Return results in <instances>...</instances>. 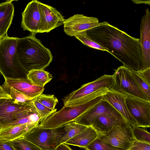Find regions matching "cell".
I'll return each instance as SVG.
<instances>
[{
    "label": "cell",
    "instance_id": "6da1fadb",
    "mask_svg": "<svg viewBox=\"0 0 150 150\" xmlns=\"http://www.w3.org/2000/svg\"><path fill=\"white\" fill-rule=\"evenodd\" d=\"M86 33L89 38L107 50L125 67L137 72L142 70L139 39L132 37L106 21L99 23Z\"/></svg>",
    "mask_w": 150,
    "mask_h": 150
},
{
    "label": "cell",
    "instance_id": "7a4b0ae2",
    "mask_svg": "<svg viewBox=\"0 0 150 150\" xmlns=\"http://www.w3.org/2000/svg\"><path fill=\"white\" fill-rule=\"evenodd\" d=\"M35 34L18 38L16 52L20 62L28 71L44 69L49 66L53 59L50 50L35 38Z\"/></svg>",
    "mask_w": 150,
    "mask_h": 150
},
{
    "label": "cell",
    "instance_id": "3957f363",
    "mask_svg": "<svg viewBox=\"0 0 150 150\" xmlns=\"http://www.w3.org/2000/svg\"><path fill=\"white\" fill-rule=\"evenodd\" d=\"M17 38L7 35L0 39V72L4 79L26 78L29 72L23 67L17 55Z\"/></svg>",
    "mask_w": 150,
    "mask_h": 150
},
{
    "label": "cell",
    "instance_id": "277c9868",
    "mask_svg": "<svg viewBox=\"0 0 150 150\" xmlns=\"http://www.w3.org/2000/svg\"><path fill=\"white\" fill-rule=\"evenodd\" d=\"M102 99L98 97L86 102L67 104L59 110L56 111L42 121L39 125L48 129L64 127L75 121Z\"/></svg>",
    "mask_w": 150,
    "mask_h": 150
},
{
    "label": "cell",
    "instance_id": "5b68a950",
    "mask_svg": "<svg viewBox=\"0 0 150 150\" xmlns=\"http://www.w3.org/2000/svg\"><path fill=\"white\" fill-rule=\"evenodd\" d=\"M62 127L53 129L45 128L39 125L23 137L41 150H56L61 144L63 136Z\"/></svg>",
    "mask_w": 150,
    "mask_h": 150
},
{
    "label": "cell",
    "instance_id": "8992f818",
    "mask_svg": "<svg viewBox=\"0 0 150 150\" xmlns=\"http://www.w3.org/2000/svg\"><path fill=\"white\" fill-rule=\"evenodd\" d=\"M114 83L112 90L128 97L149 101L140 88L133 76L131 70L124 65L115 70Z\"/></svg>",
    "mask_w": 150,
    "mask_h": 150
},
{
    "label": "cell",
    "instance_id": "52a82bcc",
    "mask_svg": "<svg viewBox=\"0 0 150 150\" xmlns=\"http://www.w3.org/2000/svg\"><path fill=\"white\" fill-rule=\"evenodd\" d=\"M117 150H128L136 141L131 125L127 122L119 125L100 138Z\"/></svg>",
    "mask_w": 150,
    "mask_h": 150
},
{
    "label": "cell",
    "instance_id": "ba28073f",
    "mask_svg": "<svg viewBox=\"0 0 150 150\" xmlns=\"http://www.w3.org/2000/svg\"><path fill=\"white\" fill-rule=\"evenodd\" d=\"M114 83L113 75L104 74L96 79L84 84L62 99L64 104L80 99L102 88L111 90Z\"/></svg>",
    "mask_w": 150,
    "mask_h": 150
},
{
    "label": "cell",
    "instance_id": "9c48e42d",
    "mask_svg": "<svg viewBox=\"0 0 150 150\" xmlns=\"http://www.w3.org/2000/svg\"><path fill=\"white\" fill-rule=\"evenodd\" d=\"M125 103L127 109L136 121L138 127H150V101L138 98L127 97Z\"/></svg>",
    "mask_w": 150,
    "mask_h": 150
},
{
    "label": "cell",
    "instance_id": "30bf717a",
    "mask_svg": "<svg viewBox=\"0 0 150 150\" xmlns=\"http://www.w3.org/2000/svg\"><path fill=\"white\" fill-rule=\"evenodd\" d=\"M99 23L96 18L87 16L82 14H76L65 19L64 30L68 35L75 37L95 27Z\"/></svg>",
    "mask_w": 150,
    "mask_h": 150
},
{
    "label": "cell",
    "instance_id": "8fae6325",
    "mask_svg": "<svg viewBox=\"0 0 150 150\" xmlns=\"http://www.w3.org/2000/svg\"><path fill=\"white\" fill-rule=\"evenodd\" d=\"M40 3L33 0L27 5L22 13L21 27L24 30H28L33 34L40 33L41 28Z\"/></svg>",
    "mask_w": 150,
    "mask_h": 150
},
{
    "label": "cell",
    "instance_id": "7c38bea8",
    "mask_svg": "<svg viewBox=\"0 0 150 150\" xmlns=\"http://www.w3.org/2000/svg\"><path fill=\"white\" fill-rule=\"evenodd\" d=\"M33 106L31 104L21 105L15 103L12 99H0V122L2 128L16 121L22 113Z\"/></svg>",
    "mask_w": 150,
    "mask_h": 150
},
{
    "label": "cell",
    "instance_id": "4fadbf2b",
    "mask_svg": "<svg viewBox=\"0 0 150 150\" xmlns=\"http://www.w3.org/2000/svg\"><path fill=\"white\" fill-rule=\"evenodd\" d=\"M140 31L139 39L142 52L143 71L150 68V13L148 8L146 10L145 14L142 18Z\"/></svg>",
    "mask_w": 150,
    "mask_h": 150
},
{
    "label": "cell",
    "instance_id": "5bb4252c",
    "mask_svg": "<svg viewBox=\"0 0 150 150\" xmlns=\"http://www.w3.org/2000/svg\"><path fill=\"white\" fill-rule=\"evenodd\" d=\"M41 12L40 33H48L64 24L65 19L55 8L40 3Z\"/></svg>",
    "mask_w": 150,
    "mask_h": 150
},
{
    "label": "cell",
    "instance_id": "9a60e30c",
    "mask_svg": "<svg viewBox=\"0 0 150 150\" xmlns=\"http://www.w3.org/2000/svg\"><path fill=\"white\" fill-rule=\"evenodd\" d=\"M106 113L120 114L109 103L102 99L74 122L87 126H91L100 115Z\"/></svg>",
    "mask_w": 150,
    "mask_h": 150
},
{
    "label": "cell",
    "instance_id": "2e32d148",
    "mask_svg": "<svg viewBox=\"0 0 150 150\" xmlns=\"http://www.w3.org/2000/svg\"><path fill=\"white\" fill-rule=\"evenodd\" d=\"M1 86L5 91L11 87L21 92L28 97L35 98L42 93L44 87L34 85L27 78L21 79H6Z\"/></svg>",
    "mask_w": 150,
    "mask_h": 150
},
{
    "label": "cell",
    "instance_id": "e0dca14e",
    "mask_svg": "<svg viewBox=\"0 0 150 150\" xmlns=\"http://www.w3.org/2000/svg\"><path fill=\"white\" fill-rule=\"evenodd\" d=\"M127 96L110 90L102 96V99L109 103L131 125L137 123L130 114L125 103Z\"/></svg>",
    "mask_w": 150,
    "mask_h": 150
},
{
    "label": "cell",
    "instance_id": "ac0fdd59",
    "mask_svg": "<svg viewBox=\"0 0 150 150\" xmlns=\"http://www.w3.org/2000/svg\"><path fill=\"white\" fill-rule=\"evenodd\" d=\"M126 122L120 114L106 113L100 115L91 126L100 138L108 134L117 126Z\"/></svg>",
    "mask_w": 150,
    "mask_h": 150
},
{
    "label": "cell",
    "instance_id": "d6986e66",
    "mask_svg": "<svg viewBox=\"0 0 150 150\" xmlns=\"http://www.w3.org/2000/svg\"><path fill=\"white\" fill-rule=\"evenodd\" d=\"M14 1L6 0L0 4V38L7 35L8 30L12 23L14 13L12 2Z\"/></svg>",
    "mask_w": 150,
    "mask_h": 150
},
{
    "label": "cell",
    "instance_id": "ffe728a7",
    "mask_svg": "<svg viewBox=\"0 0 150 150\" xmlns=\"http://www.w3.org/2000/svg\"><path fill=\"white\" fill-rule=\"evenodd\" d=\"M98 138V135L96 130L92 126H89L65 143L83 149Z\"/></svg>",
    "mask_w": 150,
    "mask_h": 150
},
{
    "label": "cell",
    "instance_id": "44dd1931",
    "mask_svg": "<svg viewBox=\"0 0 150 150\" xmlns=\"http://www.w3.org/2000/svg\"><path fill=\"white\" fill-rule=\"evenodd\" d=\"M38 125L24 124L2 128L0 130V138L12 141L23 137L26 133Z\"/></svg>",
    "mask_w": 150,
    "mask_h": 150
},
{
    "label": "cell",
    "instance_id": "7402d4cb",
    "mask_svg": "<svg viewBox=\"0 0 150 150\" xmlns=\"http://www.w3.org/2000/svg\"><path fill=\"white\" fill-rule=\"evenodd\" d=\"M27 78L31 83L38 86L44 87L52 78V75L44 69L33 70L30 71Z\"/></svg>",
    "mask_w": 150,
    "mask_h": 150
},
{
    "label": "cell",
    "instance_id": "603a6c76",
    "mask_svg": "<svg viewBox=\"0 0 150 150\" xmlns=\"http://www.w3.org/2000/svg\"><path fill=\"white\" fill-rule=\"evenodd\" d=\"M88 126L73 122L64 127L61 144L65 143L86 129Z\"/></svg>",
    "mask_w": 150,
    "mask_h": 150
},
{
    "label": "cell",
    "instance_id": "cb8c5ba5",
    "mask_svg": "<svg viewBox=\"0 0 150 150\" xmlns=\"http://www.w3.org/2000/svg\"><path fill=\"white\" fill-rule=\"evenodd\" d=\"M5 91L9 94L14 103L21 105H26L31 104L34 98L29 97L23 93L11 87Z\"/></svg>",
    "mask_w": 150,
    "mask_h": 150
},
{
    "label": "cell",
    "instance_id": "d4e9b609",
    "mask_svg": "<svg viewBox=\"0 0 150 150\" xmlns=\"http://www.w3.org/2000/svg\"><path fill=\"white\" fill-rule=\"evenodd\" d=\"M11 142L14 150H41L38 147L23 137L11 141Z\"/></svg>",
    "mask_w": 150,
    "mask_h": 150
},
{
    "label": "cell",
    "instance_id": "484cf974",
    "mask_svg": "<svg viewBox=\"0 0 150 150\" xmlns=\"http://www.w3.org/2000/svg\"><path fill=\"white\" fill-rule=\"evenodd\" d=\"M131 126L136 141L150 144V134L145 128L138 127L135 125Z\"/></svg>",
    "mask_w": 150,
    "mask_h": 150
},
{
    "label": "cell",
    "instance_id": "4316f807",
    "mask_svg": "<svg viewBox=\"0 0 150 150\" xmlns=\"http://www.w3.org/2000/svg\"><path fill=\"white\" fill-rule=\"evenodd\" d=\"M32 104L40 116L41 121L52 115L57 110L56 109L52 110L37 100L35 98L32 100Z\"/></svg>",
    "mask_w": 150,
    "mask_h": 150
},
{
    "label": "cell",
    "instance_id": "83f0119b",
    "mask_svg": "<svg viewBox=\"0 0 150 150\" xmlns=\"http://www.w3.org/2000/svg\"><path fill=\"white\" fill-rule=\"evenodd\" d=\"M35 99L49 108L54 110L58 103L57 99L54 95H47L42 93Z\"/></svg>",
    "mask_w": 150,
    "mask_h": 150
},
{
    "label": "cell",
    "instance_id": "f1b7e54d",
    "mask_svg": "<svg viewBox=\"0 0 150 150\" xmlns=\"http://www.w3.org/2000/svg\"><path fill=\"white\" fill-rule=\"evenodd\" d=\"M83 149L86 150H117L99 138Z\"/></svg>",
    "mask_w": 150,
    "mask_h": 150
},
{
    "label": "cell",
    "instance_id": "f546056e",
    "mask_svg": "<svg viewBox=\"0 0 150 150\" xmlns=\"http://www.w3.org/2000/svg\"><path fill=\"white\" fill-rule=\"evenodd\" d=\"M75 37L83 44L88 47L108 52L104 48L89 38L87 36L86 32L83 33Z\"/></svg>",
    "mask_w": 150,
    "mask_h": 150
},
{
    "label": "cell",
    "instance_id": "4dcf8cb0",
    "mask_svg": "<svg viewBox=\"0 0 150 150\" xmlns=\"http://www.w3.org/2000/svg\"><path fill=\"white\" fill-rule=\"evenodd\" d=\"M131 70L138 86L145 94L148 99L150 101V84L143 80L138 74L137 71Z\"/></svg>",
    "mask_w": 150,
    "mask_h": 150
},
{
    "label": "cell",
    "instance_id": "1f68e13d",
    "mask_svg": "<svg viewBox=\"0 0 150 150\" xmlns=\"http://www.w3.org/2000/svg\"><path fill=\"white\" fill-rule=\"evenodd\" d=\"M128 150H150V144L136 141Z\"/></svg>",
    "mask_w": 150,
    "mask_h": 150
},
{
    "label": "cell",
    "instance_id": "d6a6232c",
    "mask_svg": "<svg viewBox=\"0 0 150 150\" xmlns=\"http://www.w3.org/2000/svg\"><path fill=\"white\" fill-rule=\"evenodd\" d=\"M0 150H14V149L11 141L0 138Z\"/></svg>",
    "mask_w": 150,
    "mask_h": 150
},
{
    "label": "cell",
    "instance_id": "836d02e7",
    "mask_svg": "<svg viewBox=\"0 0 150 150\" xmlns=\"http://www.w3.org/2000/svg\"><path fill=\"white\" fill-rule=\"evenodd\" d=\"M138 74L148 83L150 84V68L137 72Z\"/></svg>",
    "mask_w": 150,
    "mask_h": 150
},
{
    "label": "cell",
    "instance_id": "e575fe53",
    "mask_svg": "<svg viewBox=\"0 0 150 150\" xmlns=\"http://www.w3.org/2000/svg\"><path fill=\"white\" fill-rule=\"evenodd\" d=\"M56 150H73L68 145L65 144H62L59 145L56 148Z\"/></svg>",
    "mask_w": 150,
    "mask_h": 150
},
{
    "label": "cell",
    "instance_id": "d590c367",
    "mask_svg": "<svg viewBox=\"0 0 150 150\" xmlns=\"http://www.w3.org/2000/svg\"><path fill=\"white\" fill-rule=\"evenodd\" d=\"M132 1L134 3L136 4H150V0H132Z\"/></svg>",
    "mask_w": 150,
    "mask_h": 150
},
{
    "label": "cell",
    "instance_id": "8d00e7d4",
    "mask_svg": "<svg viewBox=\"0 0 150 150\" xmlns=\"http://www.w3.org/2000/svg\"><path fill=\"white\" fill-rule=\"evenodd\" d=\"M12 99L9 94H0V99Z\"/></svg>",
    "mask_w": 150,
    "mask_h": 150
},
{
    "label": "cell",
    "instance_id": "74e56055",
    "mask_svg": "<svg viewBox=\"0 0 150 150\" xmlns=\"http://www.w3.org/2000/svg\"><path fill=\"white\" fill-rule=\"evenodd\" d=\"M5 93V91L1 86H0V94H3Z\"/></svg>",
    "mask_w": 150,
    "mask_h": 150
},
{
    "label": "cell",
    "instance_id": "f35d334b",
    "mask_svg": "<svg viewBox=\"0 0 150 150\" xmlns=\"http://www.w3.org/2000/svg\"><path fill=\"white\" fill-rule=\"evenodd\" d=\"M2 129V126H1V123H0V130H1V129Z\"/></svg>",
    "mask_w": 150,
    "mask_h": 150
},
{
    "label": "cell",
    "instance_id": "ab89813d",
    "mask_svg": "<svg viewBox=\"0 0 150 150\" xmlns=\"http://www.w3.org/2000/svg\"></svg>",
    "mask_w": 150,
    "mask_h": 150
}]
</instances>
